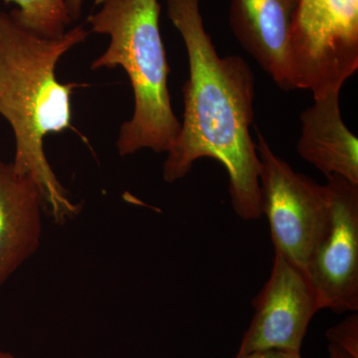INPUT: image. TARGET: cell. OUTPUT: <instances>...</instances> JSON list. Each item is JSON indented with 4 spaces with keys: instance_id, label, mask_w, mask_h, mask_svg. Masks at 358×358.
I'll return each instance as SVG.
<instances>
[{
    "instance_id": "cell-1",
    "label": "cell",
    "mask_w": 358,
    "mask_h": 358,
    "mask_svg": "<svg viewBox=\"0 0 358 358\" xmlns=\"http://www.w3.org/2000/svg\"><path fill=\"white\" fill-rule=\"evenodd\" d=\"M167 17L182 37L189 77L183 86L180 131L164 164L169 183L185 178L200 159L217 160L229 178L233 210L251 221L263 216L260 159L250 129L255 77L243 58L221 57L205 29L199 0H166Z\"/></svg>"
},
{
    "instance_id": "cell-2",
    "label": "cell",
    "mask_w": 358,
    "mask_h": 358,
    "mask_svg": "<svg viewBox=\"0 0 358 358\" xmlns=\"http://www.w3.org/2000/svg\"><path fill=\"white\" fill-rule=\"evenodd\" d=\"M88 35L84 25H78L56 38H43L23 27L10 13L0 11V115L15 138L13 167L34 179L45 211L58 224L77 215L80 205L72 202L52 171L44 138L70 127L71 95L80 85L58 82L56 66Z\"/></svg>"
},
{
    "instance_id": "cell-3",
    "label": "cell",
    "mask_w": 358,
    "mask_h": 358,
    "mask_svg": "<svg viewBox=\"0 0 358 358\" xmlns=\"http://www.w3.org/2000/svg\"><path fill=\"white\" fill-rule=\"evenodd\" d=\"M98 10L88 16L91 31L110 36L107 50L91 69L122 67L134 91V110L120 129L117 148L122 157L143 148L167 152L176 143L180 122L169 94L171 67L159 28V0H96Z\"/></svg>"
},
{
    "instance_id": "cell-4",
    "label": "cell",
    "mask_w": 358,
    "mask_h": 358,
    "mask_svg": "<svg viewBox=\"0 0 358 358\" xmlns=\"http://www.w3.org/2000/svg\"><path fill=\"white\" fill-rule=\"evenodd\" d=\"M289 63L294 90L341 93L358 69V0H300Z\"/></svg>"
},
{
    "instance_id": "cell-5",
    "label": "cell",
    "mask_w": 358,
    "mask_h": 358,
    "mask_svg": "<svg viewBox=\"0 0 358 358\" xmlns=\"http://www.w3.org/2000/svg\"><path fill=\"white\" fill-rule=\"evenodd\" d=\"M260 159L261 204L270 224L275 253L305 271L331 219L327 185L294 171L275 155L255 127Z\"/></svg>"
},
{
    "instance_id": "cell-6",
    "label": "cell",
    "mask_w": 358,
    "mask_h": 358,
    "mask_svg": "<svg viewBox=\"0 0 358 358\" xmlns=\"http://www.w3.org/2000/svg\"><path fill=\"white\" fill-rule=\"evenodd\" d=\"M331 219L305 268L322 310H358V185L327 176Z\"/></svg>"
},
{
    "instance_id": "cell-7",
    "label": "cell",
    "mask_w": 358,
    "mask_h": 358,
    "mask_svg": "<svg viewBox=\"0 0 358 358\" xmlns=\"http://www.w3.org/2000/svg\"><path fill=\"white\" fill-rule=\"evenodd\" d=\"M253 307L236 355L263 350L301 352L310 320L322 310L305 271L279 253Z\"/></svg>"
},
{
    "instance_id": "cell-8",
    "label": "cell",
    "mask_w": 358,
    "mask_h": 358,
    "mask_svg": "<svg viewBox=\"0 0 358 358\" xmlns=\"http://www.w3.org/2000/svg\"><path fill=\"white\" fill-rule=\"evenodd\" d=\"M300 0H231L229 24L242 48L284 91L294 90L289 73L292 27Z\"/></svg>"
},
{
    "instance_id": "cell-9",
    "label": "cell",
    "mask_w": 358,
    "mask_h": 358,
    "mask_svg": "<svg viewBox=\"0 0 358 358\" xmlns=\"http://www.w3.org/2000/svg\"><path fill=\"white\" fill-rule=\"evenodd\" d=\"M43 210L34 179L0 160V289L38 250Z\"/></svg>"
},
{
    "instance_id": "cell-10",
    "label": "cell",
    "mask_w": 358,
    "mask_h": 358,
    "mask_svg": "<svg viewBox=\"0 0 358 358\" xmlns=\"http://www.w3.org/2000/svg\"><path fill=\"white\" fill-rule=\"evenodd\" d=\"M339 95L313 99L315 103L301 113L296 150L326 178L343 176L358 185V140L343 122Z\"/></svg>"
},
{
    "instance_id": "cell-11",
    "label": "cell",
    "mask_w": 358,
    "mask_h": 358,
    "mask_svg": "<svg viewBox=\"0 0 358 358\" xmlns=\"http://www.w3.org/2000/svg\"><path fill=\"white\" fill-rule=\"evenodd\" d=\"M17 8L10 11L14 20L23 27L43 38H56L73 23L64 0H6Z\"/></svg>"
},
{
    "instance_id": "cell-12",
    "label": "cell",
    "mask_w": 358,
    "mask_h": 358,
    "mask_svg": "<svg viewBox=\"0 0 358 358\" xmlns=\"http://www.w3.org/2000/svg\"><path fill=\"white\" fill-rule=\"evenodd\" d=\"M329 345L336 346L352 357L358 358V315L352 313L327 331Z\"/></svg>"
},
{
    "instance_id": "cell-13",
    "label": "cell",
    "mask_w": 358,
    "mask_h": 358,
    "mask_svg": "<svg viewBox=\"0 0 358 358\" xmlns=\"http://www.w3.org/2000/svg\"><path fill=\"white\" fill-rule=\"evenodd\" d=\"M235 358H301V352L292 350H263L236 355Z\"/></svg>"
},
{
    "instance_id": "cell-14",
    "label": "cell",
    "mask_w": 358,
    "mask_h": 358,
    "mask_svg": "<svg viewBox=\"0 0 358 358\" xmlns=\"http://www.w3.org/2000/svg\"><path fill=\"white\" fill-rule=\"evenodd\" d=\"M64 2L71 21L75 22L81 17L84 0H64Z\"/></svg>"
},
{
    "instance_id": "cell-15",
    "label": "cell",
    "mask_w": 358,
    "mask_h": 358,
    "mask_svg": "<svg viewBox=\"0 0 358 358\" xmlns=\"http://www.w3.org/2000/svg\"><path fill=\"white\" fill-rule=\"evenodd\" d=\"M329 358H355L336 346L329 345Z\"/></svg>"
},
{
    "instance_id": "cell-16",
    "label": "cell",
    "mask_w": 358,
    "mask_h": 358,
    "mask_svg": "<svg viewBox=\"0 0 358 358\" xmlns=\"http://www.w3.org/2000/svg\"><path fill=\"white\" fill-rule=\"evenodd\" d=\"M0 358H18L14 357L11 353L6 352H0Z\"/></svg>"
}]
</instances>
